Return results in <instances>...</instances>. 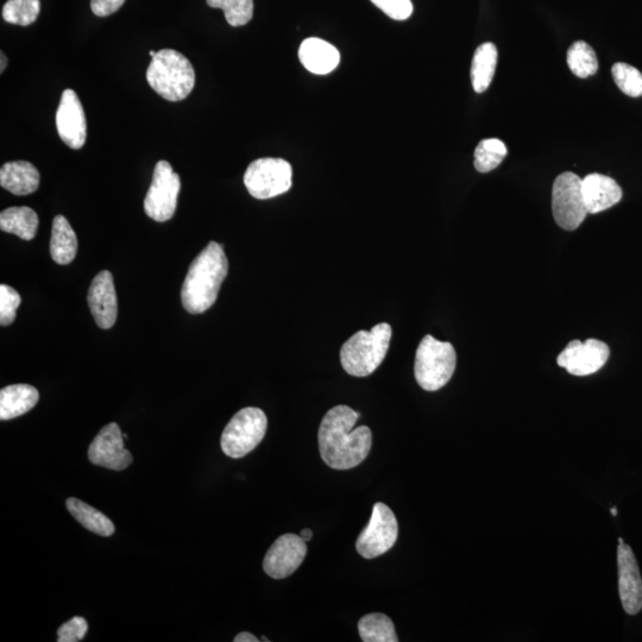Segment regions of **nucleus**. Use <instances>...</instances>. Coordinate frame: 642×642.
<instances>
[{
    "label": "nucleus",
    "mask_w": 642,
    "mask_h": 642,
    "mask_svg": "<svg viewBox=\"0 0 642 642\" xmlns=\"http://www.w3.org/2000/svg\"><path fill=\"white\" fill-rule=\"evenodd\" d=\"M147 80L163 99L181 102L193 91L195 72L186 56L173 49H162L151 59Z\"/></svg>",
    "instance_id": "obj_3"
},
{
    "label": "nucleus",
    "mask_w": 642,
    "mask_h": 642,
    "mask_svg": "<svg viewBox=\"0 0 642 642\" xmlns=\"http://www.w3.org/2000/svg\"><path fill=\"white\" fill-rule=\"evenodd\" d=\"M497 48L494 43H483L476 49L471 65V83L477 93L488 90L494 79Z\"/></svg>",
    "instance_id": "obj_23"
},
{
    "label": "nucleus",
    "mask_w": 642,
    "mask_h": 642,
    "mask_svg": "<svg viewBox=\"0 0 642 642\" xmlns=\"http://www.w3.org/2000/svg\"><path fill=\"white\" fill-rule=\"evenodd\" d=\"M300 537L307 543V541H310L312 539L313 532L311 530H308V528H305V530L301 531Z\"/></svg>",
    "instance_id": "obj_36"
},
{
    "label": "nucleus",
    "mask_w": 642,
    "mask_h": 642,
    "mask_svg": "<svg viewBox=\"0 0 642 642\" xmlns=\"http://www.w3.org/2000/svg\"><path fill=\"white\" fill-rule=\"evenodd\" d=\"M358 632L364 642H398L394 623L389 616L373 613L363 616L358 622Z\"/></svg>",
    "instance_id": "obj_25"
},
{
    "label": "nucleus",
    "mask_w": 642,
    "mask_h": 642,
    "mask_svg": "<svg viewBox=\"0 0 642 642\" xmlns=\"http://www.w3.org/2000/svg\"><path fill=\"white\" fill-rule=\"evenodd\" d=\"M88 459L98 467L122 471L134 461L131 453L124 448L121 427L111 423L102 428L88 449Z\"/></svg>",
    "instance_id": "obj_12"
},
{
    "label": "nucleus",
    "mask_w": 642,
    "mask_h": 642,
    "mask_svg": "<svg viewBox=\"0 0 642 642\" xmlns=\"http://www.w3.org/2000/svg\"><path fill=\"white\" fill-rule=\"evenodd\" d=\"M568 65L571 72L581 79L591 77L599 69L595 50L584 41H577L569 48Z\"/></svg>",
    "instance_id": "obj_26"
},
{
    "label": "nucleus",
    "mask_w": 642,
    "mask_h": 642,
    "mask_svg": "<svg viewBox=\"0 0 642 642\" xmlns=\"http://www.w3.org/2000/svg\"><path fill=\"white\" fill-rule=\"evenodd\" d=\"M68 512L72 514L73 518L85 527L86 530L102 535V537H111L115 533L116 528L113 522L107 518L105 514L97 511L96 508L87 505V503L69 497L66 501Z\"/></svg>",
    "instance_id": "obj_24"
},
{
    "label": "nucleus",
    "mask_w": 642,
    "mask_h": 642,
    "mask_svg": "<svg viewBox=\"0 0 642 642\" xmlns=\"http://www.w3.org/2000/svg\"><path fill=\"white\" fill-rule=\"evenodd\" d=\"M585 206L589 214L600 213L618 204L622 190L614 179L602 174H590L582 179Z\"/></svg>",
    "instance_id": "obj_17"
},
{
    "label": "nucleus",
    "mask_w": 642,
    "mask_h": 642,
    "mask_svg": "<svg viewBox=\"0 0 642 642\" xmlns=\"http://www.w3.org/2000/svg\"><path fill=\"white\" fill-rule=\"evenodd\" d=\"M40 173L27 161L8 162L0 169V185L15 195H29L39 190Z\"/></svg>",
    "instance_id": "obj_19"
},
{
    "label": "nucleus",
    "mask_w": 642,
    "mask_h": 642,
    "mask_svg": "<svg viewBox=\"0 0 642 642\" xmlns=\"http://www.w3.org/2000/svg\"><path fill=\"white\" fill-rule=\"evenodd\" d=\"M392 333V326L382 323L349 338L341 350V363L346 373L355 377L373 374L387 356Z\"/></svg>",
    "instance_id": "obj_4"
},
{
    "label": "nucleus",
    "mask_w": 642,
    "mask_h": 642,
    "mask_svg": "<svg viewBox=\"0 0 642 642\" xmlns=\"http://www.w3.org/2000/svg\"><path fill=\"white\" fill-rule=\"evenodd\" d=\"M307 555L306 541L300 535H281L270 546L263 560V570L274 579L287 578L300 568Z\"/></svg>",
    "instance_id": "obj_11"
},
{
    "label": "nucleus",
    "mask_w": 642,
    "mask_h": 642,
    "mask_svg": "<svg viewBox=\"0 0 642 642\" xmlns=\"http://www.w3.org/2000/svg\"><path fill=\"white\" fill-rule=\"evenodd\" d=\"M552 211L556 223L566 231H574L588 216L582 191V179L575 173L560 174L553 184Z\"/></svg>",
    "instance_id": "obj_8"
},
{
    "label": "nucleus",
    "mask_w": 642,
    "mask_h": 642,
    "mask_svg": "<svg viewBox=\"0 0 642 642\" xmlns=\"http://www.w3.org/2000/svg\"><path fill=\"white\" fill-rule=\"evenodd\" d=\"M21 295L14 288L0 286V325L9 326L16 319V311L21 305Z\"/></svg>",
    "instance_id": "obj_31"
},
{
    "label": "nucleus",
    "mask_w": 642,
    "mask_h": 642,
    "mask_svg": "<svg viewBox=\"0 0 642 642\" xmlns=\"http://www.w3.org/2000/svg\"><path fill=\"white\" fill-rule=\"evenodd\" d=\"M399 537L396 516L385 503L377 502L367 527L356 541V550L365 559L385 555L395 545Z\"/></svg>",
    "instance_id": "obj_9"
},
{
    "label": "nucleus",
    "mask_w": 642,
    "mask_h": 642,
    "mask_svg": "<svg viewBox=\"0 0 642 642\" xmlns=\"http://www.w3.org/2000/svg\"><path fill=\"white\" fill-rule=\"evenodd\" d=\"M88 632V623L84 618L75 616L59 628V642H77L84 640Z\"/></svg>",
    "instance_id": "obj_33"
},
{
    "label": "nucleus",
    "mask_w": 642,
    "mask_h": 642,
    "mask_svg": "<svg viewBox=\"0 0 642 642\" xmlns=\"http://www.w3.org/2000/svg\"><path fill=\"white\" fill-rule=\"evenodd\" d=\"M457 365L456 350L448 342L425 336L415 355L414 375L427 392H437L448 385Z\"/></svg>",
    "instance_id": "obj_5"
},
{
    "label": "nucleus",
    "mask_w": 642,
    "mask_h": 642,
    "mask_svg": "<svg viewBox=\"0 0 642 642\" xmlns=\"http://www.w3.org/2000/svg\"><path fill=\"white\" fill-rule=\"evenodd\" d=\"M268 419L260 408L247 407L232 417L222 434V450L231 458H242L255 450L266 436Z\"/></svg>",
    "instance_id": "obj_6"
},
{
    "label": "nucleus",
    "mask_w": 642,
    "mask_h": 642,
    "mask_svg": "<svg viewBox=\"0 0 642 642\" xmlns=\"http://www.w3.org/2000/svg\"><path fill=\"white\" fill-rule=\"evenodd\" d=\"M299 59L307 71L325 75L335 71L341 62V54L329 42L311 37L301 43Z\"/></svg>",
    "instance_id": "obj_18"
},
{
    "label": "nucleus",
    "mask_w": 642,
    "mask_h": 642,
    "mask_svg": "<svg viewBox=\"0 0 642 642\" xmlns=\"http://www.w3.org/2000/svg\"><path fill=\"white\" fill-rule=\"evenodd\" d=\"M56 129L59 136L69 148L81 149L87 138V123L84 107L78 94L73 90L62 93L61 102L56 111Z\"/></svg>",
    "instance_id": "obj_14"
},
{
    "label": "nucleus",
    "mask_w": 642,
    "mask_h": 642,
    "mask_svg": "<svg viewBox=\"0 0 642 642\" xmlns=\"http://www.w3.org/2000/svg\"><path fill=\"white\" fill-rule=\"evenodd\" d=\"M235 642H258V640L255 635L250 634L248 632H243L239 633L237 637L234 639Z\"/></svg>",
    "instance_id": "obj_35"
},
{
    "label": "nucleus",
    "mask_w": 642,
    "mask_h": 642,
    "mask_svg": "<svg viewBox=\"0 0 642 642\" xmlns=\"http://www.w3.org/2000/svg\"><path fill=\"white\" fill-rule=\"evenodd\" d=\"M180 176L173 171L171 163L157 162L146 200L144 210L155 222L163 223L172 219L178 206Z\"/></svg>",
    "instance_id": "obj_10"
},
{
    "label": "nucleus",
    "mask_w": 642,
    "mask_h": 642,
    "mask_svg": "<svg viewBox=\"0 0 642 642\" xmlns=\"http://www.w3.org/2000/svg\"><path fill=\"white\" fill-rule=\"evenodd\" d=\"M149 55L151 56V59H153L156 55V52H154V50H150Z\"/></svg>",
    "instance_id": "obj_39"
},
{
    "label": "nucleus",
    "mask_w": 642,
    "mask_h": 642,
    "mask_svg": "<svg viewBox=\"0 0 642 642\" xmlns=\"http://www.w3.org/2000/svg\"><path fill=\"white\" fill-rule=\"evenodd\" d=\"M612 514H613V516L618 515V509H616L615 507H613V508H612Z\"/></svg>",
    "instance_id": "obj_38"
},
{
    "label": "nucleus",
    "mask_w": 642,
    "mask_h": 642,
    "mask_svg": "<svg viewBox=\"0 0 642 642\" xmlns=\"http://www.w3.org/2000/svg\"><path fill=\"white\" fill-rule=\"evenodd\" d=\"M609 355V346L597 339L574 341L558 356L557 363L571 375L588 376L597 373L608 362Z\"/></svg>",
    "instance_id": "obj_13"
},
{
    "label": "nucleus",
    "mask_w": 642,
    "mask_h": 642,
    "mask_svg": "<svg viewBox=\"0 0 642 642\" xmlns=\"http://www.w3.org/2000/svg\"><path fill=\"white\" fill-rule=\"evenodd\" d=\"M77 253L78 238L71 224L64 216H56L50 238V255L56 263L66 266L74 260Z\"/></svg>",
    "instance_id": "obj_21"
},
{
    "label": "nucleus",
    "mask_w": 642,
    "mask_h": 642,
    "mask_svg": "<svg viewBox=\"0 0 642 642\" xmlns=\"http://www.w3.org/2000/svg\"><path fill=\"white\" fill-rule=\"evenodd\" d=\"M244 185L251 197L260 200L272 199L285 194L293 185V169L282 159H258L244 174Z\"/></svg>",
    "instance_id": "obj_7"
},
{
    "label": "nucleus",
    "mask_w": 642,
    "mask_h": 642,
    "mask_svg": "<svg viewBox=\"0 0 642 642\" xmlns=\"http://www.w3.org/2000/svg\"><path fill=\"white\" fill-rule=\"evenodd\" d=\"M360 413L339 405L325 414L319 426L320 456L326 465L336 470L358 467L368 457L373 445V433L368 426L354 428Z\"/></svg>",
    "instance_id": "obj_1"
},
{
    "label": "nucleus",
    "mask_w": 642,
    "mask_h": 642,
    "mask_svg": "<svg viewBox=\"0 0 642 642\" xmlns=\"http://www.w3.org/2000/svg\"><path fill=\"white\" fill-rule=\"evenodd\" d=\"M507 156L506 144L497 138H488L478 144L474 165L477 172L489 173L499 167Z\"/></svg>",
    "instance_id": "obj_27"
},
{
    "label": "nucleus",
    "mask_w": 642,
    "mask_h": 642,
    "mask_svg": "<svg viewBox=\"0 0 642 642\" xmlns=\"http://www.w3.org/2000/svg\"><path fill=\"white\" fill-rule=\"evenodd\" d=\"M619 591L623 609L637 615L642 609V578L637 558L631 546L619 538L618 547Z\"/></svg>",
    "instance_id": "obj_15"
},
{
    "label": "nucleus",
    "mask_w": 642,
    "mask_h": 642,
    "mask_svg": "<svg viewBox=\"0 0 642 642\" xmlns=\"http://www.w3.org/2000/svg\"><path fill=\"white\" fill-rule=\"evenodd\" d=\"M40 400L39 390L29 385L8 386L0 390V419L11 420L28 413Z\"/></svg>",
    "instance_id": "obj_20"
},
{
    "label": "nucleus",
    "mask_w": 642,
    "mask_h": 642,
    "mask_svg": "<svg viewBox=\"0 0 642 642\" xmlns=\"http://www.w3.org/2000/svg\"><path fill=\"white\" fill-rule=\"evenodd\" d=\"M88 306L100 329L109 330L116 324L118 301L113 276L107 270L93 279L88 289Z\"/></svg>",
    "instance_id": "obj_16"
},
{
    "label": "nucleus",
    "mask_w": 642,
    "mask_h": 642,
    "mask_svg": "<svg viewBox=\"0 0 642 642\" xmlns=\"http://www.w3.org/2000/svg\"><path fill=\"white\" fill-rule=\"evenodd\" d=\"M41 11L40 0H9L3 8V18L10 24L28 25L36 22Z\"/></svg>",
    "instance_id": "obj_29"
},
{
    "label": "nucleus",
    "mask_w": 642,
    "mask_h": 642,
    "mask_svg": "<svg viewBox=\"0 0 642 642\" xmlns=\"http://www.w3.org/2000/svg\"><path fill=\"white\" fill-rule=\"evenodd\" d=\"M124 3L125 0H91V9L94 15L107 17L115 14Z\"/></svg>",
    "instance_id": "obj_34"
},
{
    "label": "nucleus",
    "mask_w": 642,
    "mask_h": 642,
    "mask_svg": "<svg viewBox=\"0 0 642 642\" xmlns=\"http://www.w3.org/2000/svg\"><path fill=\"white\" fill-rule=\"evenodd\" d=\"M229 272V261L222 245L210 242L195 257L181 289L185 310L191 314L204 313L217 301L218 293Z\"/></svg>",
    "instance_id": "obj_2"
},
{
    "label": "nucleus",
    "mask_w": 642,
    "mask_h": 642,
    "mask_svg": "<svg viewBox=\"0 0 642 642\" xmlns=\"http://www.w3.org/2000/svg\"><path fill=\"white\" fill-rule=\"evenodd\" d=\"M214 9H222L231 27H243L254 17V0H206Z\"/></svg>",
    "instance_id": "obj_28"
},
{
    "label": "nucleus",
    "mask_w": 642,
    "mask_h": 642,
    "mask_svg": "<svg viewBox=\"0 0 642 642\" xmlns=\"http://www.w3.org/2000/svg\"><path fill=\"white\" fill-rule=\"evenodd\" d=\"M371 3L395 21H406L413 14L412 0H371Z\"/></svg>",
    "instance_id": "obj_32"
},
{
    "label": "nucleus",
    "mask_w": 642,
    "mask_h": 642,
    "mask_svg": "<svg viewBox=\"0 0 642 642\" xmlns=\"http://www.w3.org/2000/svg\"><path fill=\"white\" fill-rule=\"evenodd\" d=\"M0 58H2V64H0L2 65L0 66V73H3L5 71L6 66H8V59H6V56L3 52L2 54H0Z\"/></svg>",
    "instance_id": "obj_37"
},
{
    "label": "nucleus",
    "mask_w": 642,
    "mask_h": 642,
    "mask_svg": "<svg viewBox=\"0 0 642 642\" xmlns=\"http://www.w3.org/2000/svg\"><path fill=\"white\" fill-rule=\"evenodd\" d=\"M0 229L24 241H31L39 229V216L27 206L10 207L0 213Z\"/></svg>",
    "instance_id": "obj_22"
},
{
    "label": "nucleus",
    "mask_w": 642,
    "mask_h": 642,
    "mask_svg": "<svg viewBox=\"0 0 642 642\" xmlns=\"http://www.w3.org/2000/svg\"><path fill=\"white\" fill-rule=\"evenodd\" d=\"M615 84L620 90L632 98L642 96V74L637 68L622 64H615L612 68Z\"/></svg>",
    "instance_id": "obj_30"
}]
</instances>
